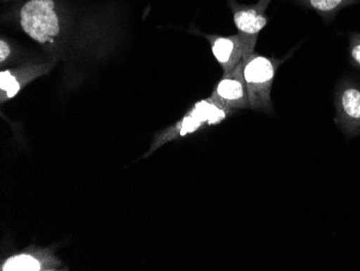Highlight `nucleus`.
Wrapping results in <instances>:
<instances>
[{
    "label": "nucleus",
    "mask_w": 360,
    "mask_h": 271,
    "mask_svg": "<svg viewBox=\"0 0 360 271\" xmlns=\"http://www.w3.org/2000/svg\"><path fill=\"white\" fill-rule=\"evenodd\" d=\"M281 63L282 60L268 58L256 52L246 60H243V73L248 86L250 109L272 114L271 90Z\"/></svg>",
    "instance_id": "obj_2"
},
{
    "label": "nucleus",
    "mask_w": 360,
    "mask_h": 271,
    "mask_svg": "<svg viewBox=\"0 0 360 271\" xmlns=\"http://www.w3.org/2000/svg\"><path fill=\"white\" fill-rule=\"evenodd\" d=\"M60 260L51 251L30 246L27 250L12 255L0 266L1 271L58 270Z\"/></svg>",
    "instance_id": "obj_7"
},
{
    "label": "nucleus",
    "mask_w": 360,
    "mask_h": 271,
    "mask_svg": "<svg viewBox=\"0 0 360 271\" xmlns=\"http://www.w3.org/2000/svg\"><path fill=\"white\" fill-rule=\"evenodd\" d=\"M349 53L352 64L360 68V33L349 35Z\"/></svg>",
    "instance_id": "obj_12"
},
{
    "label": "nucleus",
    "mask_w": 360,
    "mask_h": 271,
    "mask_svg": "<svg viewBox=\"0 0 360 271\" xmlns=\"http://www.w3.org/2000/svg\"><path fill=\"white\" fill-rule=\"evenodd\" d=\"M206 127L203 122L198 120L195 117L192 116L188 111L187 114L183 118L178 120L174 125H169L165 130L158 132L153 137V144L148 153H146L145 158L148 157L153 151L159 149L163 145L167 144L169 141H175V139H181V137H187L192 133L198 132V131Z\"/></svg>",
    "instance_id": "obj_9"
},
{
    "label": "nucleus",
    "mask_w": 360,
    "mask_h": 271,
    "mask_svg": "<svg viewBox=\"0 0 360 271\" xmlns=\"http://www.w3.org/2000/svg\"><path fill=\"white\" fill-rule=\"evenodd\" d=\"M24 33L42 46L56 44L63 30L60 11L54 0H27L19 11Z\"/></svg>",
    "instance_id": "obj_1"
},
{
    "label": "nucleus",
    "mask_w": 360,
    "mask_h": 271,
    "mask_svg": "<svg viewBox=\"0 0 360 271\" xmlns=\"http://www.w3.org/2000/svg\"><path fill=\"white\" fill-rule=\"evenodd\" d=\"M210 42L212 56H215L224 74L232 70L244 60V42L238 34L231 36L205 35Z\"/></svg>",
    "instance_id": "obj_8"
},
{
    "label": "nucleus",
    "mask_w": 360,
    "mask_h": 271,
    "mask_svg": "<svg viewBox=\"0 0 360 271\" xmlns=\"http://www.w3.org/2000/svg\"><path fill=\"white\" fill-rule=\"evenodd\" d=\"M210 98L234 111L250 108L248 86L243 73V62L231 72L224 74Z\"/></svg>",
    "instance_id": "obj_6"
},
{
    "label": "nucleus",
    "mask_w": 360,
    "mask_h": 271,
    "mask_svg": "<svg viewBox=\"0 0 360 271\" xmlns=\"http://www.w3.org/2000/svg\"><path fill=\"white\" fill-rule=\"evenodd\" d=\"M189 113L198 120L203 122L206 127H210V125H216L226 120L228 117L232 116L236 111L220 104L219 102L210 96L205 100L195 103L190 109Z\"/></svg>",
    "instance_id": "obj_10"
},
{
    "label": "nucleus",
    "mask_w": 360,
    "mask_h": 271,
    "mask_svg": "<svg viewBox=\"0 0 360 271\" xmlns=\"http://www.w3.org/2000/svg\"><path fill=\"white\" fill-rule=\"evenodd\" d=\"M335 122L349 137L360 135V84L343 80L335 94Z\"/></svg>",
    "instance_id": "obj_4"
},
{
    "label": "nucleus",
    "mask_w": 360,
    "mask_h": 271,
    "mask_svg": "<svg viewBox=\"0 0 360 271\" xmlns=\"http://www.w3.org/2000/svg\"><path fill=\"white\" fill-rule=\"evenodd\" d=\"M54 62L25 64L7 68L0 73V102L1 104L15 98L28 84L51 72Z\"/></svg>",
    "instance_id": "obj_5"
},
{
    "label": "nucleus",
    "mask_w": 360,
    "mask_h": 271,
    "mask_svg": "<svg viewBox=\"0 0 360 271\" xmlns=\"http://www.w3.org/2000/svg\"><path fill=\"white\" fill-rule=\"evenodd\" d=\"M12 54L13 53H12L11 44L5 39V37H1V40H0V64L1 66L9 62Z\"/></svg>",
    "instance_id": "obj_13"
},
{
    "label": "nucleus",
    "mask_w": 360,
    "mask_h": 271,
    "mask_svg": "<svg viewBox=\"0 0 360 271\" xmlns=\"http://www.w3.org/2000/svg\"><path fill=\"white\" fill-rule=\"evenodd\" d=\"M271 1L272 0H259L256 5L243 6L234 0H229V6L233 12L234 24L244 42V60L254 53L259 33L268 24L266 10Z\"/></svg>",
    "instance_id": "obj_3"
},
{
    "label": "nucleus",
    "mask_w": 360,
    "mask_h": 271,
    "mask_svg": "<svg viewBox=\"0 0 360 271\" xmlns=\"http://www.w3.org/2000/svg\"><path fill=\"white\" fill-rule=\"evenodd\" d=\"M359 0H301V4L321 14L325 20L333 19L335 13Z\"/></svg>",
    "instance_id": "obj_11"
}]
</instances>
